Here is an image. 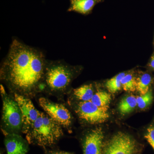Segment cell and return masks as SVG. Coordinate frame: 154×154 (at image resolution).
Wrapping results in <instances>:
<instances>
[{
    "mask_svg": "<svg viewBox=\"0 0 154 154\" xmlns=\"http://www.w3.org/2000/svg\"><path fill=\"white\" fill-rule=\"evenodd\" d=\"M62 127L48 114L40 111L38 118L26 134L27 140L29 143L43 147L51 146L63 135Z\"/></svg>",
    "mask_w": 154,
    "mask_h": 154,
    "instance_id": "3957f363",
    "label": "cell"
},
{
    "mask_svg": "<svg viewBox=\"0 0 154 154\" xmlns=\"http://www.w3.org/2000/svg\"><path fill=\"white\" fill-rule=\"evenodd\" d=\"M95 92L93 84H85L73 89L72 95L79 102H86L91 101Z\"/></svg>",
    "mask_w": 154,
    "mask_h": 154,
    "instance_id": "4fadbf2b",
    "label": "cell"
},
{
    "mask_svg": "<svg viewBox=\"0 0 154 154\" xmlns=\"http://www.w3.org/2000/svg\"><path fill=\"white\" fill-rule=\"evenodd\" d=\"M140 148L130 135L119 131L104 143L102 154H139Z\"/></svg>",
    "mask_w": 154,
    "mask_h": 154,
    "instance_id": "5b68a950",
    "label": "cell"
},
{
    "mask_svg": "<svg viewBox=\"0 0 154 154\" xmlns=\"http://www.w3.org/2000/svg\"><path fill=\"white\" fill-rule=\"evenodd\" d=\"M47 60L40 50L13 39L1 67V79L14 94L30 98L44 88Z\"/></svg>",
    "mask_w": 154,
    "mask_h": 154,
    "instance_id": "6da1fadb",
    "label": "cell"
},
{
    "mask_svg": "<svg viewBox=\"0 0 154 154\" xmlns=\"http://www.w3.org/2000/svg\"><path fill=\"white\" fill-rule=\"evenodd\" d=\"M137 107L136 97L128 95L123 98L118 105V110L122 115H127L132 112Z\"/></svg>",
    "mask_w": 154,
    "mask_h": 154,
    "instance_id": "5bb4252c",
    "label": "cell"
},
{
    "mask_svg": "<svg viewBox=\"0 0 154 154\" xmlns=\"http://www.w3.org/2000/svg\"><path fill=\"white\" fill-rule=\"evenodd\" d=\"M5 139L7 154H26L29 150L28 141L19 134L5 133Z\"/></svg>",
    "mask_w": 154,
    "mask_h": 154,
    "instance_id": "30bf717a",
    "label": "cell"
},
{
    "mask_svg": "<svg viewBox=\"0 0 154 154\" xmlns=\"http://www.w3.org/2000/svg\"><path fill=\"white\" fill-rule=\"evenodd\" d=\"M104 0H69L70 6L68 11L74 12L84 15L91 14L97 4Z\"/></svg>",
    "mask_w": 154,
    "mask_h": 154,
    "instance_id": "8fae6325",
    "label": "cell"
},
{
    "mask_svg": "<svg viewBox=\"0 0 154 154\" xmlns=\"http://www.w3.org/2000/svg\"><path fill=\"white\" fill-rule=\"evenodd\" d=\"M45 154H73L69 152L60 150H48L45 152Z\"/></svg>",
    "mask_w": 154,
    "mask_h": 154,
    "instance_id": "ffe728a7",
    "label": "cell"
},
{
    "mask_svg": "<svg viewBox=\"0 0 154 154\" xmlns=\"http://www.w3.org/2000/svg\"><path fill=\"white\" fill-rule=\"evenodd\" d=\"M149 66L151 68L154 70V54L151 57Z\"/></svg>",
    "mask_w": 154,
    "mask_h": 154,
    "instance_id": "44dd1931",
    "label": "cell"
},
{
    "mask_svg": "<svg viewBox=\"0 0 154 154\" xmlns=\"http://www.w3.org/2000/svg\"><path fill=\"white\" fill-rule=\"evenodd\" d=\"M122 87L125 91L128 92H134L136 91V74L134 72H127L122 80Z\"/></svg>",
    "mask_w": 154,
    "mask_h": 154,
    "instance_id": "e0dca14e",
    "label": "cell"
},
{
    "mask_svg": "<svg viewBox=\"0 0 154 154\" xmlns=\"http://www.w3.org/2000/svg\"><path fill=\"white\" fill-rule=\"evenodd\" d=\"M2 99V122L4 133L19 134L22 129V117L19 105L14 97L6 93L2 85L1 86Z\"/></svg>",
    "mask_w": 154,
    "mask_h": 154,
    "instance_id": "277c9868",
    "label": "cell"
},
{
    "mask_svg": "<svg viewBox=\"0 0 154 154\" xmlns=\"http://www.w3.org/2000/svg\"><path fill=\"white\" fill-rule=\"evenodd\" d=\"M14 94L22 114V132L26 134L38 118L40 111L36 109L30 98L17 94Z\"/></svg>",
    "mask_w": 154,
    "mask_h": 154,
    "instance_id": "ba28073f",
    "label": "cell"
},
{
    "mask_svg": "<svg viewBox=\"0 0 154 154\" xmlns=\"http://www.w3.org/2000/svg\"><path fill=\"white\" fill-rule=\"evenodd\" d=\"M136 91L140 95L146 94L150 90L153 83L152 76L146 72L139 71L136 75Z\"/></svg>",
    "mask_w": 154,
    "mask_h": 154,
    "instance_id": "7c38bea8",
    "label": "cell"
},
{
    "mask_svg": "<svg viewBox=\"0 0 154 154\" xmlns=\"http://www.w3.org/2000/svg\"><path fill=\"white\" fill-rule=\"evenodd\" d=\"M111 100L110 93L99 90L95 92L91 101L99 107L108 109Z\"/></svg>",
    "mask_w": 154,
    "mask_h": 154,
    "instance_id": "9a60e30c",
    "label": "cell"
},
{
    "mask_svg": "<svg viewBox=\"0 0 154 154\" xmlns=\"http://www.w3.org/2000/svg\"><path fill=\"white\" fill-rule=\"evenodd\" d=\"M136 99L137 107L142 110L146 109L151 105L153 100L152 90H150L144 95L137 96Z\"/></svg>",
    "mask_w": 154,
    "mask_h": 154,
    "instance_id": "ac0fdd59",
    "label": "cell"
},
{
    "mask_svg": "<svg viewBox=\"0 0 154 154\" xmlns=\"http://www.w3.org/2000/svg\"><path fill=\"white\" fill-rule=\"evenodd\" d=\"M1 154H2V153H1Z\"/></svg>",
    "mask_w": 154,
    "mask_h": 154,
    "instance_id": "603a6c76",
    "label": "cell"
},
{
    "mask_svg": "<svg viewBox=\"0 0 154 154\" xmlns=\"http://www.w3.org/2000/svg\"><path fill=\"white\" fill-rule=\"evenodd\" d=\"M104 140V132L100 128L88 131L82 140L83 154H102Z\"/></svg>",
    "mask_w": 154,
    "mask_h": 154,
    "instance_id": "9c48e42d",
    "label": "cell"
},
{
    "mask_svg": "<svg viewBox=\"0 0 154 154\" xmlns=\"http://www.w3.org/2000/svg\"><path fill=\"white\" fill-rule=\"evenodd\" d=\"M75 111L79 117L90 124L104 123L109 118L108 109L99 107L91 101L79 102Z\"/></svg>",
    "mask_w": 154,
    "mask_h": 154,
    "instance_id": "8992f818",
    "label": "cell"
},
{
    "mask_svg": "<svg viewBox=\"0 0 154 154\" xmlns=\"http://www.w3.org/2000/svg\"><path fill=\"white\" fill-rule=\"evenodd\" d=\"M38 102L46 114L58 124L66 128L71 125V114L64 105L53 102L44 97L39 98Z\"/></svg>",
    "mask_w": 154,
    "mask_h": 154,
    "instance_id": "52a82bcc",
    "label": "cell"
},
{
    "mask_svg": "<svg viewBox=\"0 0 154 154\" xmlns=\"http://www.w3.org/2000/svg\"><path fill=\"white\" fill-rule=\"evenodd\" d=\"M127 72H122L116 75L113 78L107 80L105 83V87L110 94H115L122 89V80Z\"/></svg>",
    "mask_w": 154,
    "mask_h": 154,
    "instance_id": "2e32d148",
    "label": "cell"
},
{
    "mask_svg": "<svg viewBox=\"0 0 154 154\" xmlns=\"http://www.w3.org/2000/svg\"><path fill=\"white\" fill-rule=\"evenodd\" d=\"M144 137L154 150V125L148 128Z\"/></svg>",
    "mask_w": 154,
    "mask_h": 154,
    "instance_id": "d6986e66",
    "label": "cell"
},
{
    "mask_svg": "<svg viewBox=\"0 0 154 154\" xmlns=\"http://www.w3.org/2000/svg\"><path fill=\"white\" fill-rule=\"evenodd\" d=\"M153 44H154V38Z\"/></svg>",
    "mask_w": 154,
    "mask_h": 154,
    "instance_id": "7402d4cb",
    "label": "cell"
},
{
    "mask_svg": "<svg viewBox=\"0 0 154 154\" xmlns=\"http://www.w3.org/2000/svg\"><path fill=\"white\" fill-rule=\"evenodd\" d=\"M82 68L70 65L61 60H47L44 81V88L54 94L66 93L73 80Z\"/></svg>",
    "mask_w": 154,
    "mask_h": 154,
    "instance_id": "7a4b0ae2",
    "label": "cell"
}]
</instances>
